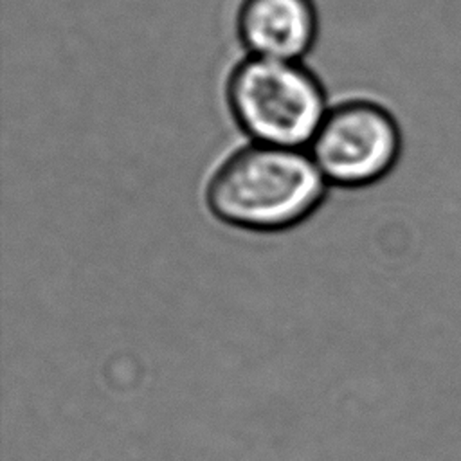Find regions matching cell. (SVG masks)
<instances>
[{"label": "cell", "mask_w": 461, "mask_h": 461, "mask_svg": "<svg viewBox=\"0 0 461 461\" xmlns=\"http://www.w3.org/2000/svg\"><path fill=\"white\" fill-rule=\"evenodd\" d=\"M225 104L250 142L308 146L326 110L321 77L304 61L241 56L223 85Z\"/></svg>", "instance_id": "2"}, {"label": "cell", "mask_w": 461, "mask_h": 461, "mask_svg": "<svg viewBox=\"0 0 461 461\" xmlns=\"http://www.w3.org/2000/svg\"><path fill=\"white\" fill-rule=\"evenodd\" d=\"M308 148L328 184L357 189L380 182L394 169L403 137L385 104L349 97L328 106Z\"/></svg>", "instance_id": "3"}, {"label": "cell", "mask_w": 461, "mask_h": 461, "mask_svg": "<svg viewBox=\"0 0 461 461\" xmlns=\"http://www.w3.org/2000/svg\"><path fill=\"white\" fill-rule=\"evenodd\" d=\"M321 32L315 0H240L234 34L245 56L304 61Z\"/></svg>", "instance_id": "4"}, {"label": "cell", "mask_w": 461, "mask_h": 461, "mask_svg": "<svg viewBox=\"0 0 461 461\" xmlns=\"http://www.w3.org/2000/svg\"><path fill=\"white\" fill-rule=\"evenodd\" d=\"M326 180L301 148L249 142L229 153L205 185V205L225 225L277 232L310 218Z\"/></svg>", "instance_id": "1"}]
</instances>
